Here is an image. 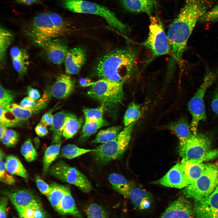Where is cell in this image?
I'll return each mask as SVG.
<instances>
[{"label":"cell","mask_w":218,"mask_h":218,"mask_svg":"<svg viewBox=\"0 0 218 218\" xmlns=\"http://www.w3.org/2000/svg\"><path fill=\"white\" fill-rule=\"evenodd\" d=\"M55 209L63 215H70L78 218H83L77 207L70 189L67 191Z\"/></svg>","instance_id":"cell-20"},{"label":"cell","mask_w":218,"mask_h":218,"mask_svg":"<svg viewBox=\"0 0 218 218\" xmlns=\"http://www.w3.org/2000/svg\"><path fill=\"white\" fill-rule=\"evenodd\" d=\"M27 92L28 97L34 100H37L40 97L39 91L30 86L27 87Z\"/></svg>","instance_id":"cell-52"},{"label":"cell","mask_w":218,"mask_h":218,"mask_svg":"<svg viewBox=\"0 0 218 218\" xmlns=\"http://www.w3.org/2000/svg\"><path fill=\"white\" fill-rule=\"evenodd\" d=\"M150 19L148 36L143 45L152 52L153 58L169 53L170 47L162 22L154 16H150Z\"/></svg>","instance_id":"cell-10"},{"label":"cell","mask_w":218,"mask_h":218,"mask_svg":"<svg viewBox=\"0 0 218 218\" xmlns=\"http://www.w3.org/2000/svg\"><path fill=\"white\" fill-rule=\"evenodd\" d=\"M13 218H16V217H14Z\"/></svg>","instance_id":"cell-60"},{"label":"cell","mask_w":218,"mask_h":218,"mask_svg":"<svg viewBox=\"0 0 218 218\" xmlns=\"http://www.w3.org/2000/svg\"><path fill=\"white\" fill-rule=\"evenodd\" d=\"M203 162L193 159L180 163L181 171L188 185L195 183L208 167L209 164Z\"/></svg>","instance_id":"cell-16"},{"label":"cell","mask_w":218,"mask_h":218,"mask_svg":"<svg viewBox=\"0 0 218 218\" xmlns=\"http://www.w3.org/2000/svg\"><path fill=\"white\" fill-rule=\"evenodd\" d=\"M69 114L63 111L57 112L53 115V124L49 128L52 134L53 143L61 142L63 128Z\"/></svg>","instance_id":"cell-23"},{"label":"cell","mask_w":218,"mask_h":218,"mask_svg":"<svg viewBox=\"0 0 218 218\" xmlns=\"http://www.w3.org/2000/svg\"><path fill=\"white\" fill-rule=\"evenodd\" d=\"M107 122L103 118L97 121H85L83 126L80 137L81 141H84L102 127L107 125Z\"/></svg>","instance_id":"cell-30"},{"label":"cell","mask_w":218,"mask_h":218,"mask_svg":"<svg viewBox=\"0 0 218 218\" xmlns=\"http://www.w3.org/2000/svg\"><path fill=\"white\" fill-rule=\"evenodd\" d=\"M15 97V94L12 91L6 89L0 85V106L5 108L12 103Z\"/></svg>","instance_id":"cell-42"},{"label":"cell","mask_w":218,"mask_h":218,"mask_svg":"<svg viewBox=\"0 0 218 218\" xmlns=\"http://www.w3.org/2000/svg\"><path fill=\"white\" fill-rule=\"evenodd\" d=\"M35 180L37 186L40 191L47 197L51 190V185L48 184L38 177H36Z\"/></svg>","instance_id":"cell-47"},{"label":"cell","mask_w":218,"mask_h":218,"mask_svg":"<svg viewBox=\"0 0 218 218\" xmlns=\"http://www.w3.org/2000/svg\"><path fill=\"white\" fill-rule=\"evenodd\" d=\"M2 193L9 199L16 209L41 203L39 197L33 192L28 189L5 190Z\"/></svg>","instance_id":"cell-12"},{"label":"cell","mask_w":218,"mask_h":218,"mask_svg":"<svg viewBox=\"0 0 218 218\" xmlns=\"http://www.w3.org/2000/svg\"><path fill=\"white\" fill-rule=\"evenodd\" d=\"M132 203L136 208L140 210L148 209L150 207L152 201V197L148 192L137 188H132L129 195Z\"/></svg>","instance_id":"cell-19"},{"label":"cell","mask_w":218,"mask_h":218,"mask_svg":"<svg viewBox=\"0 0 218 218\" xmlns=\"http://www.w3.org/2000/svg\"><path fill=\"white\" fill-rule=\"evenodd\" d=\"M140 107L139 104L131 103L128 106L124 117V123L125 127L135 123L140 116Z\"/></svg>","instance_id":"cell-35"},{"label":"cell","mask_w":218,"mask_h":218,"mask_svg":"<svg viewBox=\"0 0 218 218\" xmlns=\"http://www.w3.org/2000/svg\"><path fill=\"white\" fill-rule=\"evenodd\" d=\"M61 143H53L45 150L43 160V175L46 173L51 164L58 155Z\"/></svg>","instance_id":"cell-31"},{"label":"cell","mask_w":218,"mask_h":218,"mask_svg":"<svg viewBox=\"0 0 218 218\" xmlns=\"http://www.w3.org/2000/svg\"><path fill=\"white\" fill-rule=\"evenodd\" d=\"M84 50L76 47L68 51L64 61L65 71L68 74H78L86 61Z\"/></svg>","instance_id":"cell-15"},{"label":"cell","mask_w":218,"mask_h":218,"mask_svg":"<svg viewBox=\"0 0 218 218\" xmlns=\"http://www.w3.org/2000/svg\"><path fill=\"white\" fill-rule=\"evenodd\" d=\"M195 218H218V185L207 197L196 201Z\"/></svg>","instance_id":"cell-11"},{"label":"cell","mask_w":218,"mask_h":218,"mask_svg":"<svg viewBox=\"0 0 218 218\" xmlns=\"http://www.w3.org/2000/svg\"><path fill=\"white\" fill-rule=\"evenodd\" d=\"M108 179L114 190L128 198L130 190L134 187L133 183L129 181L122 175L116 173L110 174Z\"/></svg>","instance_id":"cell-22"},{"label":"cell","mask_w":218,"mask_h":218,"mask_svg":"<svg viewBox=\"0 0 218 218\" xmlns=\"http://www.w3.org/2000/svg\"><path fill=\"white\" fill-rule=\"evenodd\" d=\"M18 2L25 5H31L38 2L39 0H15Z\"/></svg>","instance_id":"cell-56"},{"label":"cell","mask_w":218,"mask_h":218,"mask_svg":"<svg viewBox=\"0 0 218 218\" xmlns=\"http://www.w3.org/2000/svg\"><path fill=\"white\" fill-rule=\"evenodd\" d=\"M198 21L203 23L218 21V3L201 17Z\"/></svg>","instance_id":"cell-44"},{"label":"cell","mask_w":218,"mask_h":218,"mask_svg":"<svg viewBox=\"0 0 218 218\" xmlns=\"http://www.w3.org/2000/svg\"><path fill=\"white\" fill-rule=\"evenodd\" d=\"M20 151L22 155L28 162L33 161L37 157V152L30 139L24 143L21 147Z\"/></svg>","instance_id":"cell-38"},{"label":"cell","mask_w":218,"mask_h":218,"mask_svg":"<svg viewBox=\"0 0 218 218\" xmlns=\"http://www.w3.org/2000/svg\"><path fill=\"white\" fill-rule=\"evenodd\" d=\"M88 218H107V213L104 208L96 203H92L85 209Z\"/></svg>","instance_id":"cell-39"},{"label":"cell","mask_w":218,"mask_h":218,"mask_svg":"<svg viewBox=\"0 0 218 218\" xmlns=\"http://www.w3.org/2000/svg\"><path fill=\"white\" fill-rule=\"evenodd\" d=\"M48 14L53 25L61 36L64 35L68 31L69 23L63 17L54 12H51Z\"/></svg>","instance_id":"cell-36"},{"label":"cell","mask_w":218,"mask_h":218,"mask_svg":"<svg viewBox=\"0 0 218 218\" xmlns=\"http://www.w3.org/2000/svg\"><path fill=\"white\" fill-rule=\"evenodd\" d=\"M41 207V203L16 209L20 218H32L36 210Z\"/></svg>","instance_id":"cell-45"},{"label":"cell","mask_w":218,"mask_h":218,"mask_svg":"<svg viewBox=\"0 0 218 218\" xmlns=\"http://www.w3.org/2000/svg\"><path fill=\"white\" fill-rule=\"evenodd\" d=\"M27 53L25 50L19 48L18 47H14L11 48L10 55L12 59H13L21 56Z\"/></svg>","instance_id":"cell-50"},{"label":"cell","mask_w":218,"mask_h":218,"mask_svg":"<svg viewBox=\"0 0 218 218\" xmlns=\"http://www.w3.org/2000/svg\"><path fill=\"white\" fill-rule=\"evenodd\" d=\"M123 83L101 79L94 82L88 94L100 103L105 109L111 108L123 100Z\"/></svg>","instance_id":"cell-5"},{"label":"cell","mask_w":218,"mask_h":218,"mask_svg":"<svg viewBox=\"0 0 218 218\" xmlns=\"http://www.w3.org/2000/svg\"><path fill=\"white\" fill-rule=\"evenodd\" d=\"M218 185V164H209L195 182L184 188L182 193L186 198L199 201L208 197Z\"/></svg>","instance_id":"cell-7"},{"label":"cell","mask_w":218,"mask_h":218,"mask_svg":"<svg viewBox=\"0 0 218 218\" xmlns=\"http://www.w3.org/2000/svg\"><path fill=\"white\" fill-rule=\"evenodd\" d=\"M121 128L120 126H116L100 130L92 143L103 144L113 139L120 133Z\"/></svg>","instance_id":"cell-32"},{"label":"cell","mask_w":218,"mask_h":218,"mask_svg":"<svg viewBox=\"0 0 218 218\" xmlns=\"http://www.w3.org/2000/svg\"><path fill=\"white\" fill-rule=\"evenodd\" d=\"M0 180L2 183L9 185L14 184L16 181L15 179L12 175L7 171L5 162L3 160H0Z\"/></svg>","instance_id":"cell-43"},{"label":"cell","mask_w":218,"mask_h":218,"mask_svg":"<svg viewBox=\"0 0 218 218\" xmlns=\"http://www.w3.org/2000/svg\"><path fill=\"white\" fill-rule=\"evenodd\" d=\"M167 128L177 136L179 141L187 139L193 134L190 125L183 117L170 123L167 126Z\"/></svg>","instance_id":"cell-24"},{"label":"cell","mask_w":218,"mask_h":218,"mask_svg":"<svg viewBox=\"0 0 218 218\" xmlns=\"http://www.w3.org/2000/svg\"><path fill=\"white\" fill-rule=\"evenodd\" d=\"M5 108L12 114L15 118L14 120L18 123L27 120L33 114L37 113L35 111L25 109L16 103H11Z\"/></svg>","instance_id":"cell-29"},{"label":"cell","mask_w":218,"mask_h":218,"mask_svg":"<svg viewBox=\"0 0 218 218\" xmlns=\"http://www.w3.org/2000/svg\"><path fill=\"white\" fill-rule=\"evenodd\" d=\"M218 77V69L213 71L207 70L203 82L188 103V108L192 117L190 127L194 134L197 133L200 122L206 119L203 101L206 91Z\"/></svg>","instance_id":"cell-8"},{"label":"cell","mask_w":218,"mask_h":218,"mask_svg":"<svg viewBox=\"0 0 218 218\" xmlns=\"http://www.w3.org/2000/svg\"><path fill=\"white\" fill-rule=\"evenodd\" d=\"M82 122V119L69 113L64 125L62 136L66 139L73 137L78 131Z\"/></svg>","instance_id":"cell-25"},{"label":"cell","mask_w":218,"mask_h":218,"mask_svg":"<svg viewBox=\"0 0 218 218\" xmlns=\"http://www.w3.org/2000/svg\"><path fill=\"white\" fill-rule=\"evenodd\" d=\"M5 157V154L2 151V150H0V160H3L4 158Z\"/></svg>","instance_id":"cell-58"},{"label":"cell","mask_w":218,"mask_h":218,"mask_svg":"<svg viewBox=\"0 0 218 218\" xmlns=\"http://www.w3.org/2000/svg\"><path fill=\"white\" fill-rule=\"evenodd\" d=\"M51 190L47 196L52 206L56 208L67 191L69 189L68 186L53 183L50 185Z\"/></svg>","instance_id":"cell-28"},{"label":"cell","mask_w":218,"mask_h":218,"mask_svg":"<svg viewBox=\"0 0 218 218\" xmlns=\"http://www.w3.org/2000/svg\"><path fill=\"white\" fill-rule=\"evenodd\" d=\"M61 3L64 8L73 12L100 16L114 29L124 35L126 32V25L118 19L113 12L104 6L84 0H62Z\"/></svg>","instance_id":"cell-4"},{"label":"cell","mask_w":218,"mask_h":218,"mask_svg":"<svg viewBox=\"0 0 218 218\" xmlns=\"http://www.w3.org/2000/svg\"><path fill=\"white\" fill-rule=\"evenodd\" d=\"M179 153L181 162L190 160L203 162L218 157V149H212L210 139L202 134H193L187 139L179 141Z\"/></svg>","instance_id":"cell-2"},{"label":"cell","mask_w":218,"mask_h":218,"mask_svg":"<svg viewBox=\"0 0 218 218\" xmlns=\"http://www.w3.org/2000/svg\"><path fill=\"white\" fill-rule=\"evenodd\" d=\"M14 38L12 33L8 29L2 26L0 28V60H4L6 52L11 44Z\"/></svg>","instance_id":"cell-34"},{"label":"cell","mask_w":218,"mask_h":218,"mask_svg":"<svg viewBox=\"0 0 218 218\" xmlns=\"http://www.w3.org/2000/svg\"><path fill=\"white\" fill-rule=\"evenodd\" d=\"M6 126L0 124V138H1L7 130Z\"/></svg>","instance_id":"cell-57"},{"label":"cell","mask_w":218,"mask_h":218,"mask_svg":"<svg viewBox=\"0 0 218 218\" xmlns=\"http://www.w3.org/2000/svg\"><path fill=\"white\" fill-rule=\"evenodd\" d=\"M190 202L183 197H180L168 206L160 218H193Z\"/></svg>","instance_id":"cell-14"},{"label":"cell","mask_w":218,"mask_h":218,"mask_svg":"<svg viewBox=\"0 0 218 218\" xmlns=\"http://www.w3.org/2000/svg\"><path fill=\"white\" fill-rule=\"evenodd\" d=\"M155 183L164 186L178 189L184 188L188 185L180 169V163H177L162 177Z\"/></svg>","instance_id":"cell-18"},{"label":"cell","mask_w":218,"mask_h":218,"mask_svg":"<svg viewBox=\"0 0 218 218\" xmlns=\"http://www.w3.org/2000/svg\"><path fill=\"white\" fill-rule=\"evenodd\" d=\"M48 171L53 177L74 185L84 193H88L92 190L91 183L86 176L77 168L62 160L51 166Z\"/></svg>","instance_id":"cell-9"},{"label":"cell","mask_w":218,"mask_h":218,"mask_svg":"<svg viewBox=\"0 0 218 218\" xmlns=\"http://www.w3.org/2000/svg\"><path fill=\"white\" fill-rule=\"evenodd\" d=\"M105 108L102 105L94 108H84L83 112L85 117V121H97L103 119Z\"/></svg>","instance_id":"cell-40"},{"label":"cell","mask_w":218,"mask_h":218,"mask_svg":"<svg viewBox=\"0 0 218 218\" xmlns=\"http://www.w3.org/2000/svg\"><path fill=\"white\" fill-rule=\"evenodd\" d=\"M79 82L80 86L83 87L91 86L94 83L90 79L83 78L79 79Z\"/></svg>","instance_id":"cell-54"},{"label":"cell","mask_w":218,"mask_h":218,"mask_svg":"<svg viewBox=\"0 0 218 218\" xmlns=\"http://www.w3.org/2000/svg\"><path fill=\"white\" fill-rule=\"evenodd\" d=\"M74 83L69 74H61L57 77L48 92L50 97L64 99L69 96L74 90Z\"/></svg>","instance_id":"cell-13"},{"label":"cell","mask_w":218,"mask_h":218,"mask_svg":"<svg viewBox=\"0 0 218 218\" xmlns=\"http://www.w3.org/2000/svg\"><path fill=\"white\" fill-rule=\"evenodd\" d=\"M36 134L39 136L42 137L46 136L48 134V130L46 126L40 123H38L35 128Z\"/></svg>","instance_id":"cell-51"},{"label":"cell","mask_w":218,"mask_h":218,"mask_svg":"<svg viewBox=\"0 0 218 218\" xmlns=\"http://www.w3.org/2000/svg\"><path fill=\"white\" fill-rule=\"evenodd\" d=\"M124 7L134 12H145L150 15L155 6L154 0H121Z\"/></svg>","instance_id":"cell-21"},{"label":"cell","mask_w":218,"mask_h":218,"mask_svg":"<svg viewBox=\"0 0 218 218\" xmlns=\"http://www.w3.org/2000/svg\"><path fill=\"white\" fill-rule=\"evenodd\" d=\"M54 109H51L41 117L40 123L46 126H51L53 121L52 112Z\"/></svg>","instance_id":"cell-48"},{"label":"cell","mask_w":218,"mask_h":218,"mask_svg":"<svg viewBox=\"0 0 218 218\" xmlns=\"http://www.w3.org/2000/svg\"><path fill=\"white\" fill-rule=\"evenodd\" d=\"M8 198L6 197H1L0 200V218H6L7 207Z\"/></svg>","instance_id":"cell-49"},{"label":"cell","mask_w":218,"mask_h":218,"mask_svg":"<svg viewBox=\"0 0 218 218\" xmlns=\"http://www.w3.org/2000/svg\"><path fill=\"white\" fill-rule=\"evenodd\" d=\"M12 60L13 68L19 76L22 77L26 74L29 63L28 54Z\"/></svg>","instance_id":"cell-37"},{"label":"cell","mask_w":218,"mask_h":218,"mask_svg":"<svg viewBox=\"0 0 218 218\" xmlns=\"http://www.w3.org/2000/svg\"><path fill=\"white\" fill-rule=\"evenodd\" d=\"M134 123L126 127L113 139L97 146L93 152L95 161L104 165L121 158L128 146Z\"/></svg>","instance_id":"cell-3"},{"label":"cell","mask_w":218,"mask_h":218,"mask_svg":"<svg viewBox=\"0 0 218 218\" xmlns=\"http://www.w3.org/2000/svg\"><path fill=\"white\" fill-rule=\"evenodd\" d=\"M5 164L7 171L11 174L20 176L25 179L28 178V174L26 169L16 157L12 155L7 156Z\"/></svg>","instance_id":"cell-26"},{"label":"cell","mask_w":218,"mask_h":218,"mask_svg":"<svg viewBox=\"0 0 218 218\" xmlns=\"http://www.w3.org/2000/svg\"><path fill=\"white\" fill-rule=\"evenodd\" d=\"M19 134L12 130H7L0 140L6 146L8 147H14L18 143Z\"/></svg>","instance_id":"cell-41"},{"label":"cell","mask_w":218,"mask_h":218,"mask_svg":"<svg viewBox=\"0 0 218 218\" xmlns=\"http://www.w3.org/2000/svg\"><path fill=\"white\" fill-rule=\"evenodd\" d=\"M49 98L45 92L38 100H34L29 97H25L21 100L19 105L24 108L35 111L37 113L46 107Z\"/></svg>","instance_id":"cell-27"},{"label":"cell","mask_w":218,"mask_h":218,"mask_svg":"<svg viewBox=\"0 0 218 218\" xmlns=\"http://www.w3.org/2000/svg\"><path fill=\"white\" fill-rule=\"evenodd\" d=\"M211 108L214 112L218 114V88L214 92L211 103Z\"/></svg>","instance_id":"cell-53"},{"label":"cell","mask_w":218,"mask_h":218,"mask_svg":"<svg viewBox=\"0 0 218 218\" xmlns=\"http://www.w3.org/2000/svg\"><path fill=\"white\" fill-rule=\"evenodd\" d=\"M0 124L6 127L15 126L18 125V123L16 122L14 120H11L7 118L5 114L8 111L5 108L0 106Z\"/></svg>","instance_id":"cell-46"},{"label":"cell","mask_w":218,"mask_h":218,"mask_svg":"<svg viewBox=\"0 0 218 218\" xmlns=\"http://www.w3.org/2000/svg\"><path fill=\"white\" fill-rule=\"evenodd\" d=\"M32 218H46L41 207L36 210Z\"/></svg>","instance_id":"cell-55"},{"label":"cell","mask_w":218,"mask_h":218,"mask_svg":"<svg viewBox=\"0 0 218 218\" xmlns=\"http://www.w3.org/2000/svg\"><path fill=\"white\" fill-rule=\"evenodd\" d=\"M24 32L32 43L41 48L61 36L46 12L35 17L24 28Z\"/></svg>","instance_id":"cell-6"},{"label":"cell","mask_w":218,"mask_h":218,"mask_svg":"<svg viewBox=\"0 0 218 218\" xmlns=\"http://www.w3.org/2000/svg\"><path fill=\"white\" fill-rule=\"evenodd\" d=\"M137 53L133 49H116L105 54L97 67V75L101 78L124 84L135 72Z\"/></svg>","instance_id":"cell-1"},{"label":"cell","mask_w":218,"mask_h":218,"mask_svg":"<svg viewBox=\"0 0 218 218\" xmlns=\"http://www.w3.org/2000/svg\"><path fill=\"white\" fill-rule=\"evenodd\" d=\"M95 150V148L84 149L79 147L75 145L68 144L62 148L61 155L64 158L71 159L88 153L93 152Z\"/></svg>","instance_id":"cell-33"},{"label":"cell","mask_w":218,"mask_h":218,"mask_svg":"<svg viewBox=\"0 0 218 218\" xmlns=\"http://www.w3.org/2000/svg\"><path fill=\"white\" fill-rule=\"evenodd\" d=\"M42 48L49 60L57 65L64 61L68 51L65 44L57 39L49 41Z\"/></svg>","instance_id":"cell-17"},{"label":"cell","mask_w":218,"mask_h":218,"mask_svg":"<svg viewBox=\"0 0 218 218\" xmlns=\"http://www.w3.org/2000/svg\"><path fill=\"white\" fill-rule=\"evenodd\" d=\"M218 164V161L217 162V164Z\"/></svg>","instance_id":"cell-59"}]
</instances>
